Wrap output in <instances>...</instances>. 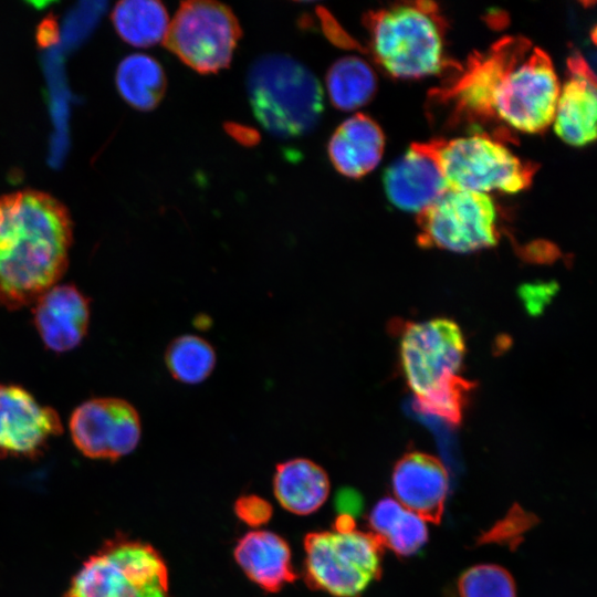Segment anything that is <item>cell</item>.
Segmentation results:
<instances>
[{
	"mask_svg": "<svg viewBox=\"0 0 597 597\" xmlns=\"http://www.w3.org/2000/svg\"><path fill=\"white\" fill-rule=\"evenodd\" d=\"M559 83L548 54L523 36H505L470 56L444 86L431 93L451 119L492 123L540 133L554 119Z\"/></svg>",
	"mask_w": 597,
	"mask_h": 597,
	"instance_id": "1",
	"label": "cell"
},
{
	"mask_svg": "<svg viewBox=\"0 0 597 597\" xmlns=\"http://www.w3.org/2000/svg\"><path fill=\"white\" fill-rule=\"evenodd\" d=\"M65 206L39 190L0 198V304H33L64 274L72 244Z\"/></svg>",
	"mask_w": 597,
	"mask_h": 597,
	"instance_id": "2",
	"label": "cell"
},
{
	"mask_svg": "<svg viewBox=\"0 0 597 597\" xmlns=\"http://www.w3.org/2000/svg\"><path fill=\"white\" fill-rule=\"evenodd\" d=\"M247 93L262 127L281 139L305 136L323 113V92L315 75L286 54L256 59L247 74Z\"/></svg>",
	"mask_w": 597,
	"mask_h": 597,
	"instance_id": "3",
	"label": "cell"
},
{
	"mask_svg": "<svg viewBox=\"0 0 597 597\" xmlns=\"http://www.w3.org/2000/svg\"><path fill=\"white\" fill-rule=\"evenodd\" d=\"M436 11L431 2H415L365 15L375 59L389 74L418 78L442 69V31Z\"/></svg>",
	"mask_w": 597,
	"mask_h": 597,
	"instance_id": "4",
	"label": "cell"
},
{
	"mask_svg": "<svg viewBox=\"0 0 597 597\" xmlns=\"http://www.w3.org/2000/svg\"><path fill=\"white\" fill-rule=\"evenodd\" d=\"M65 597H170L168 568L154 546L118 535L83 563Z\"/></svg>",
	"mask_w": 597,
	"mask_h": 597,
	"instance_id": "5",
	"label": "cell"
},
{
	"mask_svg": "<svg viewBox=\"0 0 597 597\" xmlns=\"http://www.w3.org/2000/svg\"><path fill=\"white\" fill-rule=\"evenodd\" d=\"M381 544L371 534L320 531L304 538V578L313 590L358 597L381 570Z\"/></svg>",
	"mask_w": 597,
	"mask_h": 597,
	"instance_id": "6",
	"label": "cell"
},
{
	"mask_svg": "<svg viewBox=\"0 0 597 597\" xmlns=\"http://www.w3.org/2000/svg\"><path fill=\"white\" fill-rule=\"evenodd\" d=\"M428 145L449 189L509 193L527 188L537 166L511 153L488 135L436 139Z\"/></svg>",
	"mask_w": 597,
	"mask_h": 597,
	"instance_id": "7",
	"label": "cell"
},
{
	"mask_svg": "<svg viewBox=\"0 0 597 597\" xmlns=\"http://www.w3.org/2000/svg\"><path fill=\"white\" fill-rule=\"evenodd\" d=\"M241 34L228 6L191 0L180 3L163 43L196 72L211 74L230 65Z\"/></svg>",
	"mask_w": 597,
	"mask_h": 597,
	"instance_id": "8",
	"label": "cell"
},
{
	"mask_svg": "<svg viewBox=\"0 0 597 597\" xmlns=\"http://www.w3.org/2000/svg\"><path fill=\"white\" fill-rule=\"evenodd\" d=\"M418 243L458 253H469L498 243L496 211L486 195L447 189L418 213Z\"/></svg>",
	"mask_w": 597,
	"mask_h": 597,
	"instance_id": "9",
	"label": "cell"
},
{
	"mask_svg": "<svg viewBox=\"0 0 597 597\" xmlns=\"http://www.w3.org/2000/svg\"><path fill=\"white\" fill-rule=\"evenodd\" d=\"M400 363L416 398L458 375L464 354L463 334L455 322L433 318L407 323L400 336Z\"/></svg>",
	"mask_w": 597,
	"mask_h": 597,
	"instance_id": "10",
	"label": "cell"
},
{
	"mask_svg": "<svg viewBox=\"0 0 597 597\" xmlns=\"http://www.w3.org/2000/svg\"><path fill=\"white\" fill-rule=\"evenodd\" d=\"M71 438L85 457L117 460L139 443L142 422L137 410L119 398H93L81 404L70 419Z\"/></svg>",
	"mask_w": 597,
	"mask_h": 597,
	"instance_id": "11",
	"label": "cell"
},
{
	"mask_svg": "<svg viewBox=\"0 0 597 597\" xmlns=\"http://www.w3.org/2000/svg\"><path fill=\"white\" fill-rule=\"evenodd\" d=\"M62 432L57 412L15 385L0 384V458L39 455Z\"/></svg>",
	"mask_w": 597,
	"mask_h": 597,
	"instance_id": "12",
	"label": "cell"
},
{
	"mask_svg": "<svg viewBox=\"0 0 597 597\" xmlns=\"http://www.w3.org/2000/svg\"><path fill=\"white\" fill-rule=\"evenodd\" d=\"M391 485L396 500L426 522L439 523L449 491V475L436 457L412 451L395 464Z\"/></svg>",
	"mask_w": 597,
	"mask_h": 597,
	"instance_id": "13",
	"label": "cell"
},
{
	"mask_svg": "<svg viewBox=\"0 0 597 597\" xmlns=\"http://www.w3.org/2000/svg\"><path fill=\"white\" fill-rule=\"evenodd\" d=\"M384 188L394 206L418 214L448 186L428 143H413L386 169Z\"/></svg>",
	"mask_w": 597,
	"mask_h": 597,
	"instance_id": "14",
	"label": "cell"
},
{
	"mask_svg": "<svg viewBox=\"0 0 597 597\" xmlns=\"http://www.w3.org/2000/svg\"><path fill=\"white\" fill-rule=\"evenodd\" d=\"M33 305V323L44 345L65 353L80 345L90 323V301L74 285H54Z\"/></svg>",
	"mask_w": 597,
	"mask_h": 597,
	"instance_id": "15",
	"label": "cell"
},
{
	"mask_svg": "<svg viewBox=\"0 0 597 597\" xmlns=\"http://www.w3.org/2000/svg\"><path fill=\"white\" fill-rule=\"evenodd\" d=\"M568 75L559 93L554 115L558 137L572 146H584L596 138V76L580 55L567 62Z\"/></svg>",
	"mask_w": 597,
	"mask_h": 597,
	"instance_id": "16",
	"label": "cell"
},
{
	"mask_svg": "<svg viewBox=\"0 0 597 597\" xmlns=\"http://www.w3.org/2000/svg\"><path fill=\"white\" fill-rule=\"evenodd\" d=\"M234 559L247 577L268 593H277L297 578L289 544L270 531L244 534L235 544Z\"/></svg>",
	"mask_w": 597,
	"mask_h": 597,
	"instance_id": "17",
	"label": "cell"
},
{
	"mask_svg": "<svg viewBox=\"0 0 597 597\" xmlns=\"http://www.w3.org/2000/svg\"><path fill=\"white\" fill-rule=\"evenodd\" d=\"M384 148L385 136L379 125L358 113L335 129L327 144V154L341 175L357 179L379 164Z\"/></svg>",
	"mask_w": 597,
	"mask_h": 597,
	"instance_id": "18",
	"label": "cell"
},
{
	"mask_svg": "<svg viewBox=\"0 0 597 597\" xmlns=\"http://www.w3.org/2000/svg\"><path fill=\"white\" fill-rule=\"evenodd\" d=\"M326 471L310 459L296 458L276 465L273 491L286 511L296 515L316 512L329 494Z\"/></svg>",
	"mask_w": 597,
	"mask_h": 597,
	"instance_id": "19",
	"label": "cell"
},
{
	"mask_svg": "<svg viewBox=\"0 0 597 597\" xmlns=\"http://www.w3.org/2000/svg\"><path fill=\"white\" fill-rule=\"evenodd\" d=\"M368 523L381 546L400 556L416 554L428 541L426 521L396 499L378 501L369 513Z\"/></svg>",
	"mask_w": 597,
	"mask_h": 597,
	"instance_id": "20",
	"label": "cell"
},
{
	"mask_svg": "<svg viewBox=\"0 0 597 597\" xmlns=\"http://www.w3.org/2000/svg\"><path fill=\"white\" fill-rule=\"evenodd\" d=\"M115 82L122 98L143 112L151 111L160 103L167 86L159 62L142 53L130 54L121 61Z\"/></svg>",
	"mask_w": 597,
	"mask_h": 597,
	"instance_id": "21",
	"label": "cell"
},
{
	"mask_svg": "<svg viewBox=\"0 0 597 597\" xmlns=\"http://www.w3.org/2000/svg\"><path fill=\"white\" fill-rule=\"evenodd\" d=\"M111 18L121 39L136 48H149L163 42L169 27L165 6L155 0L117 2Z\"/></svg>",
	"mask_w": 597,
	"mask_h": 597,
	"instance_id": "22",
	"label": "cell"
},
{
	"mask_svg": "<svg viewBox=\"0 0 597 597\" xmlns=\"http://www.w3.org/2000/svg\"><path fill=\"white\" fill-rule=\"evenodd\" d=\"M325 83L331 103L341 111H354L364 106L377 88L373 69L357 56H344L333 63L326 73Z\"/></svg>",
	"mask_w": 597,
	"mask_h": 597,
	"instance_id": "23",
	"label": "cell"
},
{
	"mask_svg": "<svg viewBox=\"0 0 597 597\" xmlns=\"http://www.w3.org/2000/svg\"><path fill=\"white\" fill-rule=\"evenodd\" d=\"M165 363L176 380L195 385L206 380L214 369L216 352L206 339L182 335L168 345Z\"/></svg>",
	"mask_w": 597,
	"mask_h": 597,
	"instance_id": "24",
	"label": "cell"
},
{
	"mask_svg": "<svg viewBox=\"0 0 597 597\" xmlns=\"http://www.w3.org/2000/svg\"><path fill=\"white\" fill-rule=\"evenodd\" d=\"M473 387L472 381L459 374L452 375L433 390L417 397L416 406L422 413L439 417L451 425H459Z\"/></svg>",
	"mask_w": 597,
	"mask_h": 597,
	"instance_id": "25",
	"label": "cell"
},
{
	"mask_svg": "<svg viewBox=\"0 0 597 597\" xmlns=\"http://www.w3.org/2000/svg\"><path fill=\"white\" fill-rule=\"evenodd\" d=\"M458 589L460 597H516L511 574L493 564L468 568L459 578Z\"/></svg>",
	"mask_w": 597,
	"mask_h": 597,
	"instance_id": "26",
	"label": "cell"
},
{
	"mask_svg": "<svg viewBox=\"0 0 597 597\" xmlns=\"http://www.w3.org/2000/svg\"><path fill=\"white\" fill-rule=\"evenodd\" d=\"M234 513L247 525L258 527L270 521L273 510L266 500L248 494L235 501Z\"/></svg>",
	"mask_w": 597,
	"mask_h": 597,
	"instance_id": "27",
	"label": "cell"
},
{
	"mask_svg": "<svg viewBox=\"0 0 597 597\" xmlns=\"http://www.w3.org/2000/svg\"><path fill=\"white\" fill-rule=\"evenodd\" d=\"M229 133L239 142L243 144H253L258 140V134L251 128L243 126L232 125L228 127Z\"/></svg>",
	"mask_w": 597,
	"mask_h": 597,
	"instance_id": "28",
	"label": "cell"
}]
</instances>
